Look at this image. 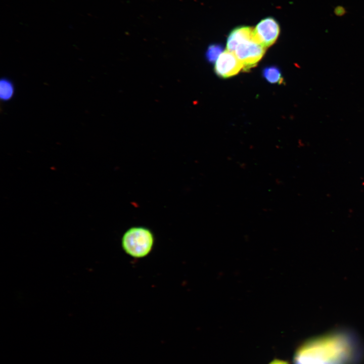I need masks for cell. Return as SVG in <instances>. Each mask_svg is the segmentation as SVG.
Segmentation results:
<instances>
[{
    "mask_svg": "<svg viewBox=\"0 0 364 364\" xmlns=\"http://www.w3.org/2000/svg\"><path fill=\"white\" fill-rule=\"evenodd\" d=\"M352 348L348 338L331 334L308 340L294 356V364H347Z\"/></svg>",
    "mask_w": 364,
    "mask_h": 364,
    "instance_id": "6da1fadb",
    "label": "cell"
},
{
    "mask_svg": "<svg viewBox=\"0 0 364 364\" xmlns=\"http://www.w3.org/2000/svg\"><path fill=\"white\" fill-rule=\"evenodd\" d=\"M154 243L152 232L144 226H133L123 235L121 246L125 252L134 258H142L148 255Z\"/></svg>",
    "mask_w": 364,
    "mask_h": 364,
    "instance_id": "7a4b0ae2",
    "label": "cell"
},
{
    "mask_svg": "<svg viewBox=\"0 0 364 364\" xmlns=\"http://www.w3.org/2000/svg\"><path fill=\"white\" fill-rule=\"evenodd\" d=\"M265 50L266 48L256 42L253 36L240 43L234 53L243 64V69L247 71L257 64Z\"/></svg>",
    "mask_w": 364,
    "mask_h": 364,
    "instance_id": "3957f363",
    "label": "cell"
},
{
    "mask_svg": "<svg viewBox=\"0 0 364 364\" xmlns=\"http://www.w3.org/2000/svg\"><path fill=\"white\" fill-rule=\"evenodd\" d=\"M280 32L278 21L273 17H268L257 23L253 29V36L256 42L266 48L276 42Z\"/></svg>",
    "mask_w": 364,
    "mask_h": 364,
    "instance_id": "277c9868",
    "label": "cell"
},
{
    "mask_svg": "<svg viewBox=\"0 0 364 364\" xmlns=\"http://www.w3.org/2000/svg\"><path fill=\"white\" fill-rule=\"evenodd\" d=\"M242 68L243 65L235 53L225 50L216 60L214 71L218 76L226 78L236 75Z\"/></svg>",
    "mask_w": 364,
    "mask_h": 364,
    "instance_id": "5b68a950",
    "label": "cell"
},
{
    "mask_svg": "<svg viewBox=\"0 0 364 364\" xmlns=\"http://www.w3.org/2000/svg\"><path fill=\"white\" fill-rule=\"evenodd\" d=\"M253 30L252 27L247 26H239L233 29L227 38V50L234 53L240 43L253 37Z\"/></svg>",
    "mask_w": 364,
    "mask_h": 364,
    "instance_id": "8992f818",
    "label": "cell"
},
{
    "mask_svg": "<svg viewBox=\"0 0 364 364\" xmlns=\"http://www.w3.org/2000/svg\"><path fill=\"white\" fill-rule=\"evenodd\" d=\"M263 77L271 83L281 84L283 78L281 72L279 68L275 66L265 67L262 71Z\"/></svg>",
    "mask_w": 364,
    "mask_h": 364,
    "instance_id": "52a82bcc",
    "label": "cell"
},
{
    "mask_svg": "<svg viewBox=\"0 0 364 364\" xmlns=\"http://www.w3.org/2000/svg\"><path fill=\"white\" fill-rule=\"evenodd\" d=\"M14 94V87L12 82L8 79L4 78L0 82V97L2 100H10Z\"/></svg>",
    "mask_w": 364,
    "mask_h": 364,
    "instance_id": "ba28073f",
    "label": "cell"
},
{
    "mask_svg": "<svg viewBox=\"0 0 364 364\" xmlns=\"http://www.w3.org/2000/svg\"><path fill=\"white\" fill-rule=\"evenodd\" d=\"M223 47L220 44H211L207 48L206 52V59L210 63L216 62L220 55L222 53Z\"/></svg>",
    "mask_w": 364,
    "mask_h": 364,
    "instance_id": "9c48e42d",
    "label": "cell"
},
{
    "mask_svg": "<svg viewBox=\"0 0 364 364\" xmlns=\"http://www.w3.org/2000/svg\"><path fill=\"white\" fill-rule=\"evenodd\" d=\"M269 364H289V363L286 361L275 359L271 361Z\"/></svg>",
    "mask_w": 364,
    "mask_h": 364,
    "instance_id": "30bf717a",
    "label": "cell"
}]
</instances>
